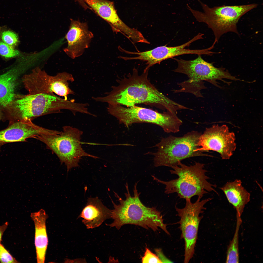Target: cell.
Listing matches in <instances>:
<instances>
[{"mask_svg":"<svg viewBox=\"0 0 263 263\" xmlns=\"http://www.w3.org/2000/svg\"><path fill=\"white\" fill-rule=\"evenodd\" d=\"M149 69L141 75L134 68L132 72L117 80V85L103 96L94 97V101L130 107L145 104L162 107L173 113L180 109L181 105L172 100L160 92L148 78Z\"/></svg>","mask_w":263,"mask_h":263,"instance_id":"1","label":"cell"},{"mask_svg":"<svg viewBox=\"0 0 263 263\" xmlns=\"http://www.w3.org/2000/svg\"><path fill=\"white\" fill-rule=\"evenodd\" d=\"M137 184L136 183L134 186L133 195L132 196L126 183L125 199L115 193L119 203L116 204L112 200L114 208L111 210V218L113 221L107 225L119 230L124 225H132L147 229L150 228L154 231L160 228L167 234L170 235L160 212L156 207H147L141 202L139 198L140 193L138 191Z\"/></svg>","mask_w":263,"mask_h":263,"instance_id":"2","label":"cell"},{"mask_svg":"<svg viewBox=\"0 0 263 263\" xmlns=\"http://www.w3.org/2000/svg\"><path fill=\"white\" fill-rule=\"evenodd\" d=\"M204 164L196 162L193 165L188 166L181 162L178 165L171 167V174L177 175L178 178L169 181L160 180L152 176L153 179L165 186V193L169 194L177 193L180 198L191 200L195 196L201 199L208 192L216 191L214 187L215 186L208 181L209 177L206 175L207 172L204 168Z\"/></svg>","mask_w":263,"mask_h":263,"instance_id":"3","label":"cell"},{"mask_svg":"<svg viewBox=\"0 0 263 263\" xmlns=\"http://www.w3.org/2000/svg\"><path fill=\"white\" fill-rule=\"evenodd\" d=\"M13 103L16 113L9 118L11 123L23 120H30L51 113H58L65 109L74 115L82 113L85 109L83 103L75 102L55 95L54 94H38L18 95Z\"/></svg>","mask_w":263,"mask_h":263,"instance_id":"4","label":"cell"},{"mask_svg":"<svg viewBox=\"0 0 263 263\" xmlns=\"http://www.w3.org/2000/svg\"><path fill=\"white\" fill-rule=\"evenodd\" d=\"M197 0L203 12L193 9L188 4L187 9L198 21L205 23L212 29L216 43L223 35L227 32H233L239 35L237 27L239 20L243 15L257 6V4L253 3L211 8Z\"/></svg>","mask_w":263,"mask_h":263,"instance_id":"5","label":"cell"},{"mask_svg":"<svg viewBox=\"0 0 263 263\" xmlns=\"http://www.w3.org/2000/svg\"><path fill=\"white\" fill-rule=\"evenodd\" d=\"M82 131L69 126L63 127V131L56 134L43 133L36 139L44 143L58 157L61 164L66 166L67 172L73 168L78 167L83 157L94 159L98 157L85 152L82 148L81 137Z\"/></svg>","mask_w":263,"mask_h":263,"instance_id":"6","label":"cell"},{"mask_svg":"<svg viewBox=\"0 0 263 263\" xmlns=\"http://www.w3.org/2000/svg\"><path fill=\"white\" fill-rule=\"evenodd\" d=\"M201 132L192 131L181 137L172 135L161 139L155 147L156 152L150 154L154 156L156 167H171L177 165L181 161L191 157L206 156L202 152L197 151V144Z\"/></svg>","mask_w":263,"mask_h":263,"instance_id":"7","label":"cell"},{"mask_svg":"<svg viewBox=\"0 0 263 263\" xmlns=\"http://www.w3.org/2000/svg\"><path fill=\"white\" fill-rule=\"evenodd\" d=\"M107 109L110 114L127 128L134 123H148L160 127L166 133H175L179 131L182 123L176 114L168 111L161 113L136 105L127 107L109 104Z\"/></svg>","mask_w":263,"mask_h":263,"instance_id":"8","label":"cell"},{"mask_svg":"<svg viewBox=\"0 0 263 263\" xmlns=\"http://www.w3.org/2000/svg\"><path fill=\"white\" fill-rule=\"evenodd\" d=\"M178 64L177 67L174 70L176 72L185 74L189 79L181 84L182 86L181 89L190 92L197 96L199 95V93L205 87L202 83L203 81L210 82L218 86L216 80L223 81L224 79L234 81L239 80L232 75L227 70L224 68H217L212 63L204 60L201 55H198L196 59L186 60L181 59L173 58Z\"/></svg>","mask_w":263,"mask_h":263,"instance_id":"9","label":"cell"},{"mask_svg":"<svg viewBox=\"0 0 263 263\" xmlns=\"http://www.w3.org/2000/svg\"><path fill=\"white\" fill-rule=\"evenodd\" d=\"M74 80L72 75L67 72L59 73L51 76L38 67L22 78L23 84L29 94L54 93L64 97L66 100H67L69 95L74 94L69 85V82Z\"/></svg>","mask_w":263,"mask_h":263,"instance_id":"10","label":"cell"},{"mask_svg":"<svg viewBox=\"0 0 263 263\" xmlns=\"http://www.w3.org/2000/svg\"><path fill=\"white\" fill-rule=\"evenodd\" d=\"M212 199L208 198L201 200L198 198L194 203L192 202L191 200L187 199L186 200V205L184 208H180L175 207L177 215L180 218L178 223L181 232V238L184 241L185 263H188L193 257L199 225L203 217L200 215L206 209L204 207L205 205Z\"/></svg>","mask_w":263,"mask_h":263,"instance_id":"11","label":"cell"},{"mask_svg":"<svg viewBox=\"0 0 263 263\" xmlns=\"http://www.w3.org/2000/svg\"><path fill=\"white\" fill-rule=\"evenodd\" d=\"M235 138L225 125H214L206 128L200 137L197 151L213 150L217 152L222 159H229L236 148Z\"/></svg>","mask_w":263,"mask_h":263,"instance_id":"12","label":"cell"},{"mask_svg":"<svg viewBox=\"0 0 263 263\" xmlns=\"http://www.w3.org/2000/svg\"><path fill=\"white\" fill-rule=\"evenodd\" d=\"M101 18L108 22L113 31L120 32L132 41L138 38L140 32L126 25L118 16L113 2L107 0H83Z\"/></svg>","mask_w":263,"mask_h":263,"instance_id":"13","label":"cell"},{"mask_svg":"<svg viewBox=\"0 0 263 263\" xmlns=\"http://www.w3.org/2000/svg\"><path fill=\"white\" fill-rule=\"evenodd\" d=\"M65 37L67 45L64 51L70 57L75 59L81 56L89 47L94 35L86 22L72 19Z\"/></svg>","mask_w":263,"mask_h":263,"instance_id":"14","label":"cell"},{"mask_svg":"<svg viewBox=\"0 0 263 263\" xmlns=\"http://www.w3.org/2000/svg\"><path fill=\"white\" fill-rule=\"evenodd\" d=\"M49 132L48 129L35 124L30 120H23L9 124L6 128L0 130V151L2 146L6 144L25 141L28 138L35 139Z\"/></svg>","mask_w":263,"mask_h":263,"instance_id":"15","label":"cell"},{"mask_svg":"<svg viewBox=\"0 0 263 263\" xmlns=\"http://www.w3.org/2000/svg\"><path fill=\"white\" fill-rule=\"evenodd\" d=\"M111 210L98 197H90L78 218L83 219L82 223L88 229H92L100 226L104 221L111 218Z\"/></svg>","mask_w":263,"mask_h":263,"instance_id":"16","label":"cell"},{"mask_svg":"<svg viewBox=\"0 0 263 263\" xmlns=\"http://www.w3.org/2000/svg\"><path fill=\"white\" fill-rule=\"evenodd\" d=\"M30 216L35 227V244L38 263H44L48 244L46 221L48 216L41 209L31 213Z\"/></svg>","mask_w":263,"mask_h":263,"instance_id":"17","label":"cell"},{"mask_svg":"<svg viewBox=\"0 0 263 263\" xmlns=\"http://www.w3.org/2000/svg\"><path fill=\"white\" fill-rule=\"evenodd\" d=\"M241 181L236 179L227 182L220 189L224 192L229 202L235 209L236 215L240 216L246 205L250 199V194L242 186Z\"/></svg>","mask_w":263,"mask_h":263,"instance_id":"18","label":"cell"},{"mask_svg":"<svg viewBox=\"0 0 263 263\" xmlns=\"http://www.w3.org/2000/svg\"><path fill=\"white\" fill-rule=\"evenodd\" d=\"M17 74L15 67L0 75V104L3 106L11 105L18 97L15 91Z\"/></svg>","mask_w":263,"mask_h":263,"instance_id":"19","label":"cell"},{"mask_svg":"<svg viewBox=\"0 0 263 263\" xmlns=\"http://www.w3.org/2000/svg\"><path fill=\"white\" fill-rule=\"evenodd\" d=\"M237 223L236 229L233 237L228 246L226 252V263H238L239 262V231L242 223L241 217L236 215Z\"/></svg>","mask_w":263,"mask_h":263,"instance_id":"20","label":"cell"},{"mask_svg":"<svg viewBox=\"0 0 263 263\" xmlns=\"http://www.w3.org/2000/svg\"><path fill=\"white\" fill-rule=\"evenodd\" d=\"M1 30L2 31L0 32V40L13 47L17 45L19 42V38L15 33L8 30Z\"/></svg>","mask_w":263,"mask_h":263,"instance_id":"21","label":"cell"},{"mask_svg":"<svg viewBox=\"0 0 263 263\" xmlns=\"http://www.w3.org/2000/svg\"><path fill=\"white\" fill-rule=\"evenodd\" d=\"M19 51L0 40V55L6 58L14 57L19 55Z\"/></svg>","mask_w":263,"mask_h":263,"instance_id":"22","label":"cell"},{"mask_svg":"<svg viewBox=\"0 0 263 263\" xmlns=\"http://www.w3.org/2000/svg\"><path fill=\"white\" fill-rule=\"evenodd\" d=\"M0 262L16 263H19L0 243Z\"/></svg>","mask_w":263,"mask_h":263,"instance_id":"23","label":"cell"},{"mask_svg":"<svg viewBox=\"0 0 263 263\" xmlns=\"http://www.w3.org/2000/svg\"><path fill=\"white\" fill-rule=\"evenodd\" d=\"M141 262L144 263H162L157 255L146 248L144 255L142 257Z\"/></svg>","mask_w":263,"mask_h":263,"instance_id":"24","label":"cell"},{"mask_svg":"<svg viewBox=\"0 0 263 263\" xmlns=\"http://www.w3.org/2000/svg\"><path fill=\"white\" fill-rule=\"evenodd\" d=\"M155 251L157 255L162 263L172 262L165 256L161 249H156Z\"/></svg>","mask_w":263,"mask_h":263,"instance_id":"25","label":"cell"},{"mask_svg":"<svg viewBox=\"0 0 263 263\" xmlns=\"http://www.w3.org/2000/svg\"><path fill=\"white\" fill-rule=\"evenodd\" d=\"M8 223L6 222L2 225L0 226V243L2 240V236L8 225Z\"/></svg>","mask_w":263,"mask_h":263,"instance_id":"26","label":"cell"},{"mask_svg":"<svg viewBox=\"0 0 263 263\" xmlns=\"http://www.w3.org/2000/svg\"><path fill=\"white\" fill-rule=\"evenodd\" d=\"M1 114H0V120L1 119Z\"/></svg>","mask_w":263,"mask_h":263,"instance_id":"27","label":"cell"}]
</instances>
